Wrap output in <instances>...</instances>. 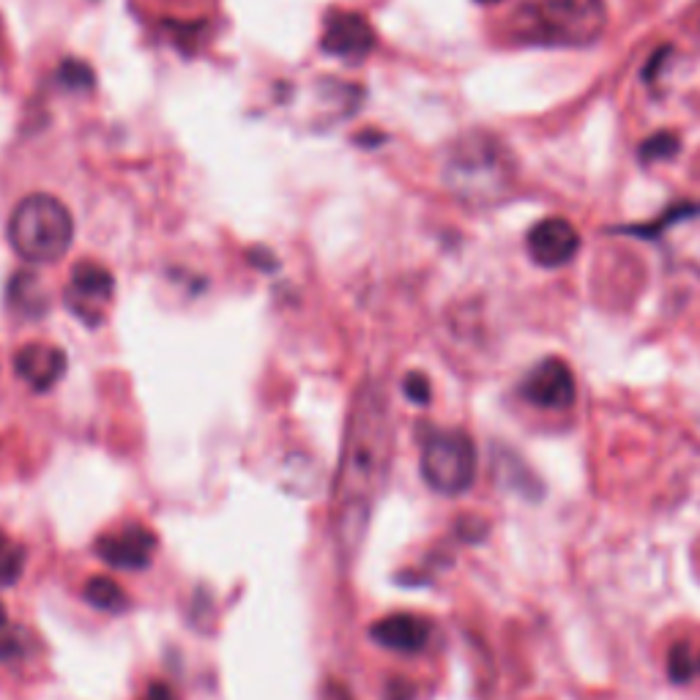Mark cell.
<instances>
[{"label":"cell","mask_w":700,"mask_h":700,"mask_svg":"<svg viewBox=\"0 0 700 700\" xmlns=\"http://www.w3.org/2000/svg\"><path fill=\"white\" fill-rule=\"evenodd\" d=\"M517 165L509 145L487 129H471L449 143L441 162L446 192L474 211L504 203L515 189Z\"/></svg>","instance_id":"cell-2"},{"label":"cell","mask_w":700,"mask_h":700,"mask_svg":"<svg viewBox=\"0 0 700 700\" xmlns=\"http://www.w3.org/2000/svg\"><path fill=\"white\" fill-rule=\"evenodd\" d=\"M320 700H353V698H350V692L345 690L342 684H337V681H326Z\"/></svg>","instance_id":"cell-25"},{"label":"cell","mask_w":700,"mask_h":700,"mask_svg":"<svg viewBox=\"0 0 700 700\" xmlns=\"http://www.w3.org/2000/svg\"><path fill=\"white\" fill-rule=\"evenodd\" d=\"M695 659L690 657V646L687 643H679L670 649V659H668V676L673 684H687L695 673Z\"/></svg>","instance_id":"cell-19"},{"label":"cell","mask_w":700,"mask_h":700,"mask_svg":"<svg viewBox=\"0 0 700 700\" xmlns=\"http://www.w3.org/2000/svg\"><path fill=\"white\" fill-rule=\"evenodd\" d=\"M115 299L113 271L96 260H80L72 268L69 285L63 290V304L85 326L104 323V312Z\"/></svg>","instance_id":"cell-6"},{"label":"cell","mask_w":700,"mask_h":700,"mask_svg":"<svg viewBox=\"0 0 700 700\" xmlns=\"http://www.w3.org/2000/svg\"><path fill=\"white\" fill-rule=\"evenodd\" d=\"M493 471L501 487L515 490L517 495H523L528 501H539V498L545 495V487L539 482V476H536L515 452H509V449H504V452L498 449V452H495Z\"/></svg>","instance_id":"cell-13"},{"label":"cell","mask_w":700,"mask_h":700,"mask_svg":"<svg viewBox=\"0 0 700 700\" xmlns=\"http://www.w3.org/2000/svg\"><path fill=\"white\" fill-rule=\"evenodd\" d=\"M695 668H698V673H700V659H698V662H695Z\"/></svg>","instance_id":"cell-31"},{"label":"cell","mask_w":700,"mask_h":700,"mask_svg":"<svg viewBox=\"0 0 700 700\" xmlns=\"http://www.w3.org/2000/svg\"><path fill=\"white\" fill-rule=\"evenodd\" d=\"M6 553V539H3V534H0V556Z\"/></svg>","instance_id":"cell-29"},{"label":"cell","mask_w":700,"mask_h":700,"mask_svg":"<svg viewBox=\"0 0 700 700\" xmlns=\"http://www.w3.org/2000/svg\"><path fill=\"white\" fill-rule=\"evenodd\" d=\"M145 700H175L173 690L167 687L165 681H154L151 687H148V695H145Z\"/></svg>","instance_id":"cell-26"},{"label":"cell","mask_w":700,"mask_h":700,"mask_svg":"<svg viewBox=\"0 0 700 700\" xmlns=\"http://www.w3.org/2000/svg\"><path fill=\"white\" fill-rule=\"evenodd\" d=\"M419 471L430 490L463 495L476 479V446L463 430H433L422 443Z\"/></svg>","instance_id":"cell-5"},{"label":"cell","mask_w":700,"mask_h":700,"mask_svg":"<svg viewBox=\"0 0 700 700\" xmlns=\"http://www.w3.org/2000/svg\"><path fill=\"white\" fill-rule=\"evenodd\" d=\"M55 83L61 85V88H66V91H77V93L93 91V85H96V74H93V69L85 61L69 58V61H63L61 66H58V72H55Z\"/></svg>","instance_id":"cell-16"},{"label":"cell","mask_w":700,"mask_h":700,"mask_svg":"<svg viewBox=\"0 0 700 700\" xmlns=\"http://www.w3.org/2000/svg\"><path fill=\"white\" fill-rule=\"evenodd\" d=\"M378 44L375 28L359 11L331 9L323 22L320 50L345 63H361Z\"/></svg>","instance_id":"cell-7"},{"label":"cell","mask_w":700,"mask_h":700,"mask_svg":"<svg viewBox=\"0 0 700 700\" xmlns=\"http://www.w3.org/2000/svg\"><path fill=\"white\" fill-rule=\"evenodd\" d=\"M22 654L20 640L14 635H0V662H11Z\"/></svg>","instance_id":"cell-24"},{"label":"cell","mask_w":700,"mask_h":700,"mask_svg":"<svg viewBox=\"0 0 700 700\" xmlns=\"http://www.w3.org/2000/svg\"><path fill=\"white\" fill-rule=\"evenodd\" d=\"M260 252H263V249H255V252H249V260H252L255 266H260V268H263V271H271V268H277V260H274V258H263Z\"/></svg>","instance_id":"cell-27"},{"label":"cell","mask_w":700,"mask_h":700,"mask_svg":"<svg viewBox=\"0 0 700 700\" xmlns=\"http://www.w3.org/2000/svg\"><path fill=\"white\" fill-rule=\"evenodd\" d=\"M520 392L536 408H550V411H564L575 402V375L569 370L567 361L542 359L534 370L525 375Z\"/></svg>","instance_id":"cell-8"},{"label":"cell","mask_w":700,"mask_h":700,"mask_svg":"<svg viewBox=\"0 0 700 700\" xmlns=\"http://www.w3.org/2000/svg\"><path fill=\"white\" fill-rule=\"evenodd\" d=\"M457 534H460L463 542H482L484 536H487V523H484L482 517L465 515L457 520Z\"/></svg>","instance_id":"cell-22"},{"label":"cell","mask_w":700,"mask_h":700,"mask_svg":"<svg viewBox=\"0 0 700 700\" xmlns=\"http://www.w3.org/2000/svg\"><path fill=\"white\" fill-rule=\"evenodd\" d=\"M6 238L25 263L33 266L58 263L74 244L72 211L63 200L47 192L22 197L11 211Z\"/></svg>","instance_id":"cell-3"},{"label":"cell","mask_w":700,"mask_h":700,"mask_svg":"<svg viewBox=\"0 0 700 700\" xmlns=\"http://www.w3.org/2000/svg\"><path fill=\"white\" fill-rule=\"evenodd\" d=\"M523 31L547 44H588L605 28L602 0H523Z\"/></svg>","instance_id":"cell-4"},{"label":"cell","mask_w":700,"mask_h":700,"mask_svg":"<svg viewBox=\"0 0 700 700\" xmlns=\"http://www.w3.org/2000/svg\"><path fill=\"white\" fill-rule=\"evenodd\" d=\"M9 624V616H6V608H3V602H0V629Z\"/></svg>","instance_id":"cell-28"},{"label":"cell","mask_w":700,"mask_h":700,"mask_svg":"<svg viewBox=\"0 0 700 700\" xmlns=\"http://www.w3.org/2000/svg\"><path fill=\"white\" fill-rule=\"evenodd\" d=\"M370 638L397 654H419L430 640V624L413 613H394L372 624Z\"/></svg>","instance_id":"cell-12"},{"label":"cell","mask_w":700,"mask_h":700,"mask_svg":"<svg viewBox=\"0 0 700 700\" xmlns=\"http://www.w3.org/2000/svg\"><path fill=\"white\" fill-rule=\"evenodd\" d=\"M383 698L386 700H413L416 698V687H413L411 681L400 679V676H394L389 684H386V692H383Z\"/></svg>","instance_id":"cell-23"},{"label":"cell","mask_w":700,"mask_h":700,"mask_svg":"<svg viewBox=\"0 0 700 700\" xmlns=\"http://www.w3.org/2000/svg\"><path fill=\"white\" fill-rule=\"evenodd\" d=\"M36 301L42 304V296L36 293V279H33L31 274L20 271L17 277H11V282H9V304L11 307H17V309L25 307V312L39 315V312H42V307H36Z\"/></svg>","instance_id":"cell-17"},{"label":"cell","mask_w":700,"mask_h":700,"mask_svg":"<svg viewBox=\"0 0 700 700\" xmlns=\"http://www.w3.org/2000/svg\"><path fill=\"white\" fill-rule=\"evenodd\" d=\"M392 460L394 419L389 394L378 381H367L359 386L350 405L340 471L334 482V542L345 569L356 561L364 545Z\"/></svg>","instance_id":"cell-1"},{"label":"cell","mask_w":700,"mask_h":700,"mask_svg":"<svg viewBox=\"0 0 700 700\" xmlns=\"http://www.w3.org/2000/svg\"><path fill=\"white\" fill-rule=\"evenodd\" d=\"M154 550L156 534L145 525H126L121 534L96 539V556L115 569H145L154 558Z\"/></svg>","instance_id":"cell-11"},{"label":"cell","mask_w":700,"mask_h":700,"mask_svg":"<svg viewBox=\"0 0 700 700\" xmlns=\"http://www.w3.org/2000/svg\"><path fill=\"white\" fill-rule=\"evenodd\" d=\"M402 392L413 405H430V400H433V386L422 372H408L405 381H402Z\"/></svg>","instance_id":"cell-21"},{"label":"cell","mask_w":700,"mask_h":700,"mask_svg":"<svg viewBox=\"0 0 700 700\" xmlns=\"http://www.w3.org/2000/svg\"><path fill=\"white\" fill-rule=\"evenodd\" d=\"M700 214L698 203H681V206H673L665 211V217L654 219L649 225H632V227H621L618 233H632V236H646V238H657L665 233V227L670 222H684V219H692Z\"/></svg>","instance_id":"cell-15"},{"label":"cell","mask_w":700,"mask_h":700,"mask_svg":"<svg viewBox=\"0 0 700 700\" xmlns=\"http://www.w3.org/2000/svg\"><path fill=\"white\" fill-rule=\"evenodd\" d=\"M479 3H498V0H479Z\"/></svg>","instance_id":"cell-30"},{"label":"cell","mask_w":700,"mask_h":700,"mask_svg":"<svg viewBox=\"0 0 700 700\" xmlns=\"http://www.w3.org/2000/svg\"><path fill=\"white\" fill-rule=\"evenodd\" d=\"M525 247L536 266L561 268L567 266L569 260H575L580 249V233L569 219L547 217L528 230Z\"/></svg>","instance_id":"cell-9"},{"label":"cell","mask_w":700,"mask_h":700,"mask_svg":"<svg viewBox=\"0 0 700 700\" xmlns=\"http://www.w3.org/2000/svg\"><path fill=\"white\" fill-rule=\"evenodd\" d=\"M679 137L673 132H657L651 134L646 143L640 145V159L643 162H668L673 156L679 154Z\"/></svg>","instance_id":"cell-18"},{"label":"cell","mask_w":700,"mask_h":700,"mask_svg":"<svg viewBox=\"0 0 700 700\" xmlns=\"http://www.w3.org/2000/svg\"><path fill=\"white\" fill-rule=\"evenodd\" d=\"M69 367L66 350L52 342H28L14 353V372L31 386L33 392H50Z\"/></svg>","instance_id":"cell-10"},{"label":"cell","mask_w":700,"mask_h":700,"mask_svg":"<svg viewBox=\"0 0 700 700\" xmlns=\"http://www.w3.org/2000/svg\"><path fill=\"white\" fill-rule=\"evenodd\" d=\"M83 594L93 608L104 610V613H124V610L129 608V597H126V591L115 583L113 577H102V575L91 577V580L85 583Z\"/></svg>","instance_id":"cell-14"},{"label":"cell","mask_w":700,"mask_h":700,"mask_svg":"<svg viewBox=\"0 0 700 700\" xmlns=\"http://www.w3.org/2000/svg\"><path fill=\"white\" fill-rule=\"evenodd\" d=\"M22 567H25V550L22 547H11L0 556V588L14 586L22 577Z\"/></svg>","instance_id":"cell-20"}]
</instances>
